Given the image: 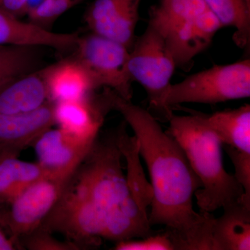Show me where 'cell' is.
<instances>
[{
    "label": "cell",
    "instance_id": "obj_29",
    "mask_svg": "<svg viewBox=\"0 0 250 250\" xmlns=\"http://www.w3.org/2000/svg\"><path fill=\"white\" fill-rule=\"evenodd\" d=\"M1 0H0V2H1Z\"/></svg>",
    "mask_w": 250,
    "mask_h": 250
},
{
    "label": "cell",
    "instance_id": "obj_7",
    "mask_svg": "<svg viewBox=\"0 0 250 250\" xmlns=\"http://www.w3.org/2000/svg\"><path fill=\"white\" fill-rule=\"evenodd\" d=\"M72 57L85 67L95 88H110L126 100L133 97L127 71L129 50L124 45L90 32L79 37Z\"/></svg>",
    "mask_w": 250,
    "mask_h": 250
},
{
    "label": "cell",
    "instance_id": "obj_18",
    "mask_svg": "<svg viewBox=\"0 0 250 250\" xmlns=\"http://www.w3.org/2000/svg\"><path fill=\"white\" fill-rule=\"evenodd\" d=\"M207 125L218 135L223 145L250 153V105L233 110L202 113Z\"/></svg>",
    "mask_w": 250,
    "mask_h": 250
},
{
    "label": "cell",
    "instance_id": "obj_13",
    "mask_svg": "<svg viewBox=\"0 0 250 250\" xmlns=\"http://www.w3.org/2000/svg\"><path fill=\"white\" fill-rule=\"evenodd\" d=\"M42 72L51 103L83 100L96 90L89 73L73 57L42 67Z\"/></svg>",
    "mask_w": 250,
    "mask_h": 250
},
{
    "label": "cell",
    "instance_id": "obj_24",
    "mask_svg": "<svg viewBox=\"0 0 250 250\" xmlns=\"http://www.w3.org/2000/svg\"><path fill=\"white\" fill-rule=\"evenodd\" d=\"M116 250H174V246L169 237L164 233L150 235L141 239L125 240L116 243Z\"/></svg>",
    "mask_w": 250,
    "mask_h": 250
},
{
    "label": "cell",
    "instance_id": "obj_23",
    "mask_svg": "<svg viewBox=\"0 0 250 250\" xmlns=\"http://www.w3.org/2000/svg\"><path fill=\"white\" fill-rule=\"evenodd\" d=\"M225 149L234 166L235 177L244 190L242 202L250 206V153L228 146H225Z\"/></svg>",
    "mask_w": 250,
    "mask_h": 250
},
{
    "label": "cell",
    "instance_id": "obj_22",
    "mask_svg": "<svg viewBox=\"0 0 250 250\" xmlns=\"http://www.w3.org/2000/svg\"><path fill=\"white\" fill-rule=\"evenodd\" d=\"M18 250H80V248L72 242L59 241L40 226L17 243Z\"/></svg>",
    "mask_w": 250,
    "mask_h": 250
},
{
    "label": "cell",
    "instance_id": "obj_28",
    "mask_svg": "<svg viewBox=\"0 0 250 250\" xmlns=\"http://www.w3.org/2000/svg\"><path fill=\"white\" fill-rule=\"evenodd\" d=\"M1 153H3V152H1V151H0V154H1Z\"/></svg>",
    "mask_w": 250,
    "mask_h": 250
},
{
    "label": "cell",
    "instance_id": "obj_14",
    "mask_svg": "<svg viewBox=\"0 0 250 250\" xmlns=\"http://www.w3.org/2000/svg\"><path fill=\"white\" fill-rule=\"evenodd\" d=\"M79 37L77 33L59 34L44 30L0 9V45L41 46L67 52L74 50Z\"/></svg>",
    "mask_w": 250,
    "mask_h": 250
},
{
    "label": "cell",
    "instance_id": "obj_12",
    "mask_svg": "<svg viewBox=\"0 0 250 250\" xmlns=\"http://www.w3.org/2000/svg\"><path fill=\"white\" fill-rule=\"evenodd\" d=\"M54 103L47 102L35 111L19 114L0 113V151L19 156L41 134L55 125Z\"/></svg>",
    "mask_w": 250,
    "mask_h": 250
},
{
    "label": "cell",
    "instance_id": "obj_5",
    "mask_svg": "<svg viewBox=\"0 0 250 250\" xmlns=\"http://www.w3.org/2000/svg\"><path fill=\"white\" fill-rule=\"evenodd\" d=\"M176 68L162 36L147 24L129 51L127 71L131 81L138 82L146 90L149 103L147 110L157 121L167 123L174 114L166 100Z\"/></svg>",
    "mask_w": 250,
    "mask_h": 250
},
{
    "label": "cell",
    "instance_id": "obj_2",
    "mask_svg": "<svg viewBox=\"0 0 250 250\" xmlns=\"http://www.w3.org/2000/svg\"><path fill=\"white\" fill-rule=\"evenodd\" d=\"M111 110L119 112L134 131L146 162L152 190L151 227H165L175 250H210L215 216L194 210L193 197L202 187L179 143L147 109L105 88Z\"/></svg>",
    "mask_w": 250,
    "mask_h": 250
},
{
    "label": "cell",
    "instance_id": "obj_26",
    "mask_svg": "<svg viewBox=\"0 0 250 250\" xmlns=\"http://www.w3.org/2000/svg\"><path fill=\"white\" fill-rule=\"evenodd\" d=\"M17 250L11 238H7L0 229V250Z\"/></svg>",
    "mask_w": 250,
    "mask_h": 250
},
{
    "label": "cell",
    "instance_id": "obj_19",
    "mask_svg": "<svg viewBox=\"0 0 250 250\" xmlns=\"http://www.w3.org/2000/svg\"><path fill=\"white\" fill-rule=\"evenodd\" d=\"M223 27L235 29L233 42L250 51V0H204Z\"/></svg>",
    "mask_w": 250,
    "mask_h": 250
},
{
    "label": "cell",
    "instance_id": "obj_17",
    "mask_svg": "<svg viewBox=\"0 0 250 250\" xmlns=\"http://www.w3.org/2000/svg\"><path fill=\"white\" fill-rule=\"evenodd\" d=\"M48 177L39 163L27 162L18 156L0 154V207L6 205L27 188L43 177Z\"/></svg>",
    "mask_w": 250,
    "mask_h": 250
},
{
    "label": "cell",
    "instance_id": "obj_27",
    "mask_svg": "<svg viewBox=\"0 0 250 250\" xmlns=\"http://www.w3.org/2000/svg\"><path fill=\"white\" fill-rule=\"evenodd\" d=\"M78 1H80V2H81V1H83V0H78Z\"/></svg>",
    "mask_w": 250,
    "mask_h": 250
},
{
    "label": "cell",
    "instance_id": "obj_20",
    "mask_svg": "<svg viewBox=\"0 0 250 250\" xmlns=\"http://www.w3.org/2000/svg\"><path fill=\"white\" fill-rule=\"evenodd\" d=\"M43 47L0 45V86L16 77L42 68Z\"/></svg>",
    "mask_w": 250,
    "mask_h": 250
},
{
    "label": "cell",
    "instance_id": "obj_10",
    "mask_svg": "<svg viewBox=\"0 0 250 250\" xmlns=\"http://www.w3.org/2000/svg\"><path fill=\"white\" fill-rule=\"evenodd\" d=\"M141 0H95L84 21L93 34L116 41L131 50L136 41Z\"/></svg>",
    "mask_w": 250,
    "mask_h": 250
},
{
    "label": "cell",
    "instance_id": "obj_3",
    "mask_svg": "<svg viewBox=\"0 0 250 250\" xmlns=\"http://www.w3.org/2000/svg\"><path fill=\"white\" fill-rule=\"evenodd\" d=\"M167 132L176 140L187 156L192 170L201 182L195 193L200 211L212 213L225 206L241 201L244 190L234 174L224 167L223 143L202 117L172 115Z\"/></svg>",
    "mask_w": 250,
    "mask_h": 250
},
{
    "label": "cell",
    "instance_id": "obj_1",
    "mask_svg": "<svg viewBox=\"0 0 250 250\" xmlns=\"http://www.w3.org/2000/svg\"><path fill=\"white\" fill-rule=\"evenodd\" d=\"M119 126L100 134L40 227L60 233L81 250L102 239L116 242L154 234L147 210L140 207L121 165Z\"/></svg>",
    "mask_w": 250,
    "mask_h": 250
},
{
    "label": "cell",
    "instance_id": "obj_9",
    "mask_svg": "<svg viewBox=\"0 0 250 250\" xmlns=\"http://www.w3.org/2000/svg\"><path fill=\"white\" fill-rule=\"evenodd\" d=\"M94 141L81 139L61 128H50L41 134L31 147L37 156V163L47 176L65 181L83 160Z\"/></svg>",
    "mask_w": 250,
    "mask_h": 250
},
{
    "label": "cell",
    "instance_id": "obj_15",
    "mask_svg": "<svg viewBox=\"0 0 250 250\" xmlns=\"http://www.w3.org/2000/svg\"><path fill=\"white\" fill-rule=\"evenodd\" d=\"M42 68L16 77L0 86V113H29L49 102Z\"/></svg>",
    "mask_w": 250,
    "mask_h": 250
},
{
    "label": "cell",
    "instance_id": "obj_16",
    "mask_svg": "<svg viewBox=\"0 0 250 250\" xmlns=\"http://www.w3.org/2000/svg\"><path fill=\"white\" fill-rule=\"evenodd\" d=\"M223 208L212 225L210 250H250V206L241 200Z\"/></svg>",
    "mask_w": 250,
    "mask_h": 250
},
{
    "label": "cell",
    "instance_id": "obj_4",
    "mask_svg": "<svg viewBox=\"0 0 250 250\" xmlns=\"http://www.w3.org/2000/svg\"><path fill=\"white\" fill-rule=\"evenodd\" d=\"M148 24L162 36L177 68L184 70L223 28L204 0H161L151 8Z\"/></svg>",
    "mask_w": 250,
    "mask_h": 250
},
{
    "label": "cell",
    "instance_id": "obj_6",
    "mask_svg": "<svg viewBox=\"0 0 250 250\" xmlns=\"http://www.w3.org/2000/svg\"><path fill=\"white\" fill-rule=\"evenodd\" d=\"M250 96V60L246 59L228 65H213L171 84L166 104L173 110L183 103L215 104Z\"/></svg>",
    "mask_w": 250,
    "mask_h": 250
},
{
    "label": "cell",
    "instance_id": "obj_21",
    "mask_svg": "<svg viewBox=\"0 0 250 250\" xmlns=\"http://www.w3.org/2000/svg\"><path fill=\"white\" fill-rule=\"evenodd\" d=\"M80 2L78 0H42L27 11L28 22L51 31L54 23L62 15Z\"/></svg>",
    "mask_w": 250,
    "mask_h": 250
},
{
    "label": "cell",
    "instance_id": "obj_11",
    "mask_svg": "<svg viewBox=\"0 0 250 250\" xmlns=\"http://www.w3.org/2000/svg\"><path fill=\"white\" fill-rule=\"evenodd\" d=\"M110 111L109 103L103 91L100 95L93 93L82 100L54 104V121L64 131L81 139L94 141Z\"/></svg>",
    "mask_w": 250,
    "mask_h": 250
},
{
    "label": "cell",
    "instance_id": "obj_8",
    "mask_svg": "<svg viewBox=\"0 0 250 250\" xmlns=\"http://www.w3.org/2000/svg\"><path fill=\"white\" fill-rule=\"evenodd\" d=\"M65 182L43 177L31 184L9 204L0 207V226L8 230L17 250L18 241L39 228L49 214Z\"/></svg>",
    "mask_w": 250,
    "mask_h": 250
},
{
    "label": "cell",
    "instance_id": "obj_25",
    "mask_svg": "<svg viewBox=\"0 0 250 250\" xmlns=\"http://www.w3.org/2000/svg\"><path fill=\"white\" fill-rule=\"evenodd\" d=\"M29 0H1L0 9L14 17L20 18L27 15Z\"/></svg>",
    "mask_w": 250,
    "mask_h": 250
}]
</instances>
